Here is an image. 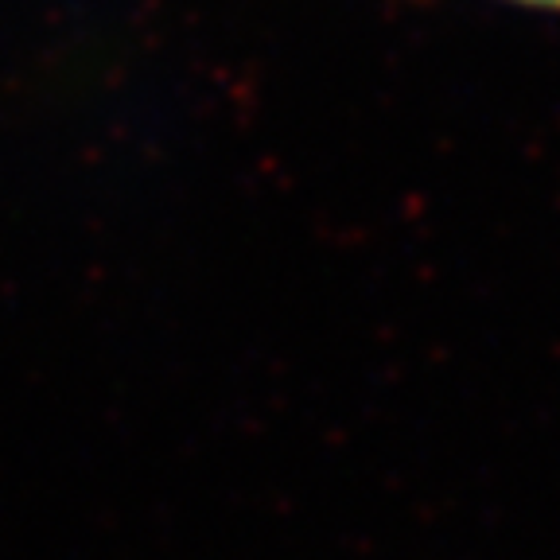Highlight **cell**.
Here are the masks:
<instances>
[{
    "mask_svg": "<svg viewBox=\"0 0 560 560\" xmlns=\"http://www.w3.org/2000/svg\"><path fill=\"white\" fill-rule=\"evenodd\" d=\"M510 4H525V9H545V12H560V0H510Z\"/></svg>",
    "mask_w": 560,
    "mask_h": 560,
    "instance_id": "1",
    "label": "cell"
}]
</instances>
